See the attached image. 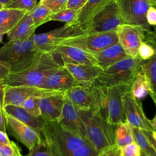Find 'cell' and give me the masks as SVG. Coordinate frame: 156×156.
I'll return each mask as SVG.
<instances>
[{
  "label": "cell",
  "instance_id": "45",
  "mask_svg": "<svg viewBox=\"0 0 156 156\" xmlns=\"http://www.w3.org/2000/svg\"><path fill=\"white\" fill-rule=\"evenodd\" d=\"M142 131L143 132L144 134L146 136V137L149 139L151 144H152L155 153H156V140L154 138V137L152 135V130H142Z\"/></svg>",
  "mask_w": 156,
  "mask_h": 156
},
{
  "label": "cell",
  "instance_id": "28",
  "mask_svg": "<svg viewBox=\"0 0 156 156\" xmlns=\"http://www.w3.org/2000/svg\"><path fill=\"white\" fill-rule=\"evenodd\" d=\"M134 141L130 125L126 121L116 125L115 143L119 148Z\"/></svg>",
  "mask_w": 156,
  "mask_h": 156
},
{
  "label": "cell",
  "instance_id": "12",
  "mask_svg": "<svg viewBox=\"0 0 156 156\" xmlns=\"http://www.w3.org/2000/svg\"><path fill=\"white\" fill-rule=\"evenodd\" d=\"M82 34L72 24L66 23L63 26L51 31L34 34V41L41 52H52L63 40L74 35Z\"/></svg>",
  "mask_w": 156,
  "mask_h": 156
},
{
  "label": "cell",
  "instance_id": "11",
  "mask_svg": "<svg viewBox=\"0 0 156 156\" xmlns=\"http://www.w3.org/2000/svg\"><path fill=\"white\" fill-rule=\"evenodd\" d=\"M118 43L126 55L130 57H138V49L146 38L144 29L136 25L121 24L116 29Z\"/></svg>",
  "mask_w": 156,
  "mask_h": 156
},
{
  "label": "cell",
  "instance_id": "19",
  "mask_svg": "<svg viewBox=\"0 0 156 156\" xmlns=\"http://www.w3.org/2000/svg\"><path fill=\"white\" fill-rule=\"evenodd\" d=\"M79 84L70 72L61 66L49 74L46 78L41 88L60 92H66Z\"/></svg>",
  "mask_w": 156,
  "mask_h": 156
},
{
  "label": "cell",
  "instance_id": "49",
  "mask_svg": "<svg viewBox=\"0 0 156 156\" xmlns=\"http://www.w3.org/2000/svg\"><path fill=\"white\" fill-rule=\"evenodd\" d=\"M10 1H11V0H0V2L2 3V4L4 5V6H5V5H7Z\"/></svg>",
  "mask_w": 156,
  "mask_h": 156
},
{
  "label": "cell",
  "instance_id": "53",
  "mask_svg": "<svg viewBox=\"0 0 156 156\" xmlns=\"http://www.w3.org/2000/svg\"><path fill=\"white\" fill-rule=\"evenodd\" d=\"M46 1V0H40L39 2H40V3H42V2H43L44 1Z\"/></svg>",
  "mask_w": 156,
  "mask_h": 156
},
{
  "label": "cell",
  "instance_id": "24",
  "mask_svg": "<svg viewBox=\"0 0 156 156\" xmlns=\"http://www.w3.org/2000/svg\"><path fill=\"white\" fill-rule=\"evenodd\" d=\"M37 27L33 23L30 12L28 11L6 34L11 41H24L34 34Z\"/></svg>",
  "mask_w": 156,
  "mask_h": 156
},
{
  "label": "cell",
  "instance_id": "38",
  "mask_svg": "<svg viewBox=\"0 0 156 156\" xmlns=\"http://www.w3.org/2000/svg\"><path fill=\"white\" fill-rule=\"evenodd\" d=\"M121 156H141L142 152L138 144L133 141L120 149Z\"/></svg>",
  "mask_w": 156,
  "mask_h": 156
},
{
  "label": "cell",
  "instance_id": "16",
  "mask_svg": "<svg viewBox=\"0 0 156 156\" xmlns=\"http://www.w3.org/2000/svg\"><path fill=\"white\" fill-rule=\"evenodd\" d=\"M51 52L58 57L62 65L73 63L97 65L91 53L74 45L60 44Z\"/></svg>",
  "mask_w": 156,
  "mask_h": 156
},
{
  "label": "cell",
  "instance_id": "40",
  "mask_svg": "<svg viewBox=\"0 0 156 156\" xmlns=\"http://www.w3.org/2000/svg\"><path fill=\"white\" fill-rule=\"evenodd\" d=\"M146 19L149 26H156V7L149 6L146 12Z\"/></svg>",
  "mask_w": 156,
  "mask_h": 156
},
{
  "label": "cell",
  "instance_id": "44",
  "mask_svg": "<svg viewBox=\"0 0 156 156\" xmlns=\"http://www.w3.org/2000/svg\"><path fill=\"white\" fill-rule=\"evenodd\" d=\"M146 32H147V37L146 40L153 45L156 51V28L155 31L149 32V31H147Z\"/></svg>",
  "mask_w": 156,
  "mask_h": 156
},
{
  "label": "cell",
  "instance_id": "51",
  "mask_svg": "<svg viewBox=\"0 0 156 156\" xmlns=\"http://www.w3.org/2000/svg\"><path fill=\"white\" fill-rule=\"evenodd\" d=\"M4 5L2 3L0 2V10H2V9H4Z\"/></svg>",
  "mask_w": 156,
  "mask_h": 156
},
{
  "label": "cell",
  "instance_id": "54",
  "mask_svg": "<svg viewBox=\"0 0 156 156\" xmlns=\"http://www.w3.org/2000/svg\"><path fill=\"white\" fill-rule=\"evenodd\" d=\"M141 156H146V155H144V154L143 153H142V154H141Z\"/></svg>",
  "mask_w": 156,
  "mask_h": 156
},
{
  "label": "cell",
  "instance_id": "55",
  "mask_svg": "<svg viewBox=\"0 0 156 156\" xmlns=\"http://www.w3.org/2000/svg\"><path fill=\"white\" fill-rule=\"evenodd\" d=\"M154 103H155V102H154Z\"/></svg>",
  "mask_w": 156,
  "mask_h": 156
},
{
  "label": "cell",
  "instance_id": "43",
  "mask_svg": "<svg viewBox=\"0 0 156 156\" xmlns=\"http://www.w3.org/2000/svg\"><path fill=\"white\" fill-rule=\"evenodd\" d=\"M10 73V71L9 65L0 62V82H3Z\"/></svg>",
  "mask_w": 156,
  "mask_h": 156
},
{
  "label": "cell",
  "instance_id": "34",
  "mask_svg": "<svg viewBox=\"0 0 156 156\" xmlns=\"http://www.w3.org/2000/svg\"><path fill=\"white\" fill-rule=\"evenodd\" d=\"M40 99L37 97H30L25 101L22 107L34 116L40 117Z\"/></svg>",
  "mask_w": 156,
  "mask_h": 156
},
{
  "label": "cell",
  "instance_id": "21",
  "mask_svg": "<svg viewBox=\"0 0 156 156\" xmlns=\"http://www.w3.org/2000/svg\"><path fill=\"white\" fill-rule=\"evenodd\" d=\"M63 65L70 72L79 85L80 86L93 85L103 70L99 66L93 65L64 63Z\"/></svg>",
  "mask_w": 156,
  "mask_h": 156
},
{
  "label": "cell",
  "instance_id": "50",
  "mask_svg": "<svg viewBox=\"0 0 156 156\" xmlns=\"http://www.w3.org/2000/svg\"><path fill=\"white\" fill-rule=\"evenodd\" d=\"M152 135L154 137V138L156 140V131L155 130H152Z\"/></svg>",
  "mask_w": 156,
  "mask_h": 156
},
{
  "label": "cell",
  "instance_id": "15",
  "mask_svg": "<svg viewBox=\"0 0 156 156\" xmlns=\"http://www.w3.org/2000/svg\"><path fill=\"white\" fill-rule=\"evenodd\" d=\"M122 102L126 119L130 125L143 130H153L143 112L141 101L132 94L130 88L123 94Z\"/></svg>",
  "mask_w": 156,
  "mask_h": 156
},
{
  "label": "cell",
  "instance_id": "33",
  "mask_svg": "<svg viewBox=\"0 0 156 156\" xmlns=\"http://www.w3.org/2000/svg\"><path fill=\"white\" fill-rule=\"evenodd\" d=\"M37 1V0H11L4 7L30 11L35 6Z\"/></svg>",
  "mask_w": 156,
  "mask_h": 156
},
{
  "label": "cell",
  "instance_id": "29",
  "mask_svg": "<svg viewBox=\"0 0 156 156\" xmlns=\"http://www.w3.org/2000/svg\"><path fill=\"white\" fill-rule=\"evenodd\" d=\"M131 126L133 137L134 141H135L140 146L142 153L146 156H156V153L151 144L149 139L144 134L141 129Z\"/></svg>",
  "mask_w": 156,
  "mask_h": 156
},
{
  "label": "cell",
  "instance_id": "42",
  "mask_svg": "<svg viewBox=\"0 0 156 156\" xmlns=\"http://www.w3.org/2000/svg\"><path fill=\"white\" fill-rule=\"evenodd\" d=\"M98 156H121L120 149L115 144L99 152Z\"/></svg>",
  "mask_w": 156,
  "mask_h": 156
},
{
  "label": "cell",
  "instance_id": "1",
  "mask_svg": "<svg viewBox=\"0 0 156 156\" xmlns=\"http://www.w3.org/2000/svg\"><path fill=\"white\" fill-rule=\"evenodd\" d=\"M43 136L49 141L55 156H98L99 152L85 138L63 127L57 121H44Z\"/></svg>",
  "mask_w": 156,
  "mask_h": 156
},
{
  "label": "cell",
  "instance_id": "23",
  "mask_svg": "<svg viewBox=\"0 0 156 156\" xmlns=\"http://www.w3.org/2000/svg\"><path fill=\"white\" fill-rule=\"evenodd\" d=\"M97 65L105 69L114 63L128 57L119 43L112 45L105 49L94 53H91Z\"/></svg>",
  "mask_w": 156,
  "mask_h": 156
},
{
  "label": "cell",
  "instance_id": "41",
  "mask_svg": "<svg viewBox=\"0 0 156 156\" xmlns=\"http://www.w3.org/2000/svg\"><path fill=\"white\" fill-rule=\"evenodd\" d=\"M88 1V0H68L66 8L73 10L77 13Z\"/></svg>",
  "mask_w": 156,
  "mask_h": 156
},
{
  "label": "cell",
  "instance_id": "10",
  "mask_svg": "<svg viewBox=\"0 0 156 156\" xmlns=\"http://www.w3.org/2000/svg\"><path fill=\"white\" fill-rule=\"evenodd\" d=\"M76 107L66 98L57 122L68 130L86 138V124L90 113Z\"/></svg>",
  "mask_w": 156,
  "mask_h": 156
},
{
  "label": "cell",
  "instance_id": "32",
  "mask_svg": "<svg viewBox=\"0 0 156 156\" xmlns=\"http://www.w3.org/2000/svg\"><path fill=\"white\" fill-rule=\"evenodd\" d=\"M76 15V12L66 8L58 12L52 13L49 17V21H58L71 24L75 20Z\"/></svg>",
  "mask_w": 156,
  "mask_h": 156
},
{
  "label": "cell",
  "instance_id": "47",
  "mask_svg": "<svg viewBox=\"0 0 156 156\" xmlns=\"http://www.w3.org/2000/svg\"><path fill=\"white\" fill-rule=\"evenodd\" d=\"M155 107H156V102L155 103ZM149 122L151 126L153 129V130H156V112H155V115L154 117L152 119H149Z\"/></svg>",
  "mask_w": 156,
  "mask_h": 156
},
{
  "label": "cell",
  "instance_id": "30",
  "mask_svg": "<svg viewBox=\"0 0 156 156\" xmlns=\"http://www.w3.org/2000/svg\"><path fill=\"white\" fill-rule=\"evenodd\" d=\"M29 12L33 23L37 27L49 21V17L52 14V11L48 7L40 2Z\"/></svg>",
  "mask_w": 156,
  "mask_h": 156
},
{
  "label": "cell",
  "instance_id": "17",
  "mask_svg": "<svg viewBox=\"0 0 156 156\" xmlns=\"http://www.w3.org/2000/svg\"><path fill=\"white\" fill-rule=\"evenodd\" d=\"M110 1L88 0L83 7L77 13L75 20L71 24L73 25L80 33H88L93 18Z\"/></svg>",
  "mask_w": 156,
  "mask_h": 156
},
{
  "label": "cell",
  "instance_id": "52",
  "mask_svg": "<svg viewBox=\"0 0 156 156\" xmlns=\"http://www.w3.org/2000/svg\"><path fill=\"white\" fill-rule=\"evenodd\" d=\"M4 34H2L0 33V43L2 42V36Z\"/></svg>",
  "mask_w": 156,
  "mask_h": 156
},
{
  "label": "cell",
  "instance_id": "14",
  "mask_svg": "<svg viewBox=\"0 0 156 156\" xmlns=\"http://www.w3.org/2000/svg\"><path fill=\"white\" fill-rule=\"evenodd\" d=\"M121 24L123 22L116 2L115 0H111L93 18L87 34L114 30Z\"/></svg>",
  "mask_w": 156,
  "mask_h": 156
},
{
  "label": "cell",
  "instance_id": "35",
  "mask_svg": "<svg viewBox=\"0 0 156 156\" xmlns=\"http://www.w3.org/2000/svg\"><path fill=\"white\" fill-rule=\"evenodd\" d=\"M155 53L156 51L155 48L147 40L143 41L138 49V57L143 61L151 58Z\"/></svg>",
  "mask_w": 156,
  "mask_h": 156
},
{
  "label": "cell",
  "instance_id": "6",
  "mask_svg": "<svg viewBox=\"0 0 156 156\" xmlns=\"http://www.w3.org/2000/svg\"><path fill=\"white\" fill-rule=\"evenodd\" d=\"M66 98L79 109L98 113L102 107L105 98V88L93 85H77L65 92Z\"/></svg>",
  "mask_w": 156,
  "mask_h": 156
},
{
  "label": "cell",
  "instance_id": "9",
  "mask_svg": "<svg viewBox=\"0 0 156 156\" xmlns=\"http://www.w3.org/2000/svg\"><path fill=\"white\" fill-rule=\"evenodd\" d=\"M122 22L142 27L145 32L149 30L146 15L150 5L147 0H115Z\"/></svg>",
  "mask_w": 156,
  "mask_h": 156
},
{
  "label": "cell",
  "instance_id": "39",
  "mask_svg": "<svg viewBox=\"0 0 156 156\" xmlns=\"http://www.w3.org/2000/svg\"><path fill=\"white\" fill-rule=\"evenodd\" d=\"M68 0H46L42 2L48 7L52 12L55 13L66 9Z\"/></svg>",
  "mask_w": 156,
  "mask_h": 156
},
{
  "label": "cell",
  "instance_id": "20",
  "mask_svg": "<svg viewBox=\"0 0 156 156\" xmlns=\"http://www.w3.org/2000/svg\"><path fill=\"white\" fill-rule=\"evenodd\" d=\"M65 100V92H58L40 98V118L44 121H57L61 115Z\"/></svg>",
  "mask_w": 156,
  "mask_h": 156
},
{
  "label": "cell",
  "instance_id": "5",
  "mask_svg": "<svg viewBox=\"0 0 156 156\" xmlns=\"http://www.w3.org/2000/svg\"><path fill=\"white\" fill-rule=\"evenodd\" d=\"M98 113H91L86 124V138L99 152L116 144V128Z\"/></svg>",
  "mask_w": 156,
  "mask_h": 156
},
{
  "label": "cell",
  "instance_id": "37",
  "mask_svg": "<svg viewBox=\"0 0 156 156\" xmlns=\"http://www.w3.org/2000/svg\"><path fill=\"white\" fill-rule=\"evenodd\" d=\"M5 85L3 82H0V130L6 132L7 129L5 112L4 107V90Z\"/></svg>",
  "mask_w": 156,
  "mask_h": 156
},
{
  "label": "cell",
  "instance_id": "27",
  "mask_svg": "<svg viewBox=\"0 0 156 156\" xmlns=\"http://www.w3.org/2000/svg\"><path fill=\"white\" fill-rule=\"evenodd\" d=\"M141 67L144 72L150 87L149 94L156 102V53L150 59L143 61Z\"/></svg>",
  "mask_w": 156,
  "mask_h": 156
},
{
  "label": "cell",
  "instance_id": "26",
  "mask_svg": "<svg viewBox=\"0 0 156 156\" xmlns=\"http://www.w3.org/2000/svg\"><path fill=\"white\" fill-rule=\"evenodd\" d=\"M132 94L139 100L145 98L150 92V87L147 78L141 65L130 85Z\"/></svg>",
  "mask_w": 156,
  "mask_h": 156
},
{
  "label": "cell",
  "instance_id": "46",
  "mask_svg": "<svg viewBox=\"0 0 156 156\" xmlns=\"http://www.w3.org/2000/svg\"><path fill=\"white\" fill-rule=\"evenodd\" d=\"M12 141L8 137L6 132L0 130V143H10Z\"/></svg>",
  "mask_w": 156,
  "mask_h": 156
},
{
  "label": "cell",
  "instance_id": "7",
  "mask_svg": "<svg viewBox=\"0 0 156 156\" xmlns=\"http://www.w3.org/2000/svg\"><path fill=\"white\" fill-rule=\"evenodd\" d=\"M104 88V102L102 107L98 113L113 124L126 122L122 96L130 88V85H121Z\"/></svg>",
  "mask_w": 156,
  "mask_h": 156
},
{
  "label": "cell",
  "instance_id": "25",
  "mask_svg": "<svg viewBox=\"0 0 156 156\" xmlns=\"http://www.w3.org/2000/svg\"><path fill=\"white\" fill-rule=\"evenodd\" d=\"M28 11L4 8L0 10V33L5 34L11 30Z\"/></svg>",
  "mask_w": 156,
  "mask_h": 156
},
{
  "label": "cell",
  "instance_id": "31",
  "mask_svg": "<svg viewBox=\"0 0 156 156\" xmlns=\"http://www.w3.org/2000/svg\"><path fill=\"white\" fill-rule=\"evenodd\" d=\"M25 156H55L52 146L48 140L43 136L40 141L29 149L28 154Z\"/></svg>",
  "mask_w": 156,
  "mask_h": 156
},
{
  "label": "cell",
  "instance_id": "2",
  "mask_svg": "<svg viewBox=\"0 0 156 156\" xmlns=\"http://www.w3.org/2000/svg\"><path fill=\"white\" fill-rule=\"evenodd\" d=\"M62 63L51 52H44L40 57L28 68L16 73H10L4 80L5 85H29L41 88L46 77Z\"/></svg>",
  "mask_w": 156,
  "mask_h": 156
},
{
  "label": "cell",
  "instance_id": "13",
  "mask_svg": "<svg viewBox=\"0 0 156 156\" xmlns=\"http://www.w3.org/2000/svg\"><path fill=\"white\" fill-rule=\"evenodd\" d=\"M60 91L48 90L29 85L5 86L4 105H13L22 107L26 99L30 97L42 98Z\"/></svg>",
  "mask_w": 156,
  "mask_h": 156
},
{
  "label": "cell",
  "instance_id": "8",
  "mask_svg": "<svg viewBox=\"0 0 156 156\" xmlns=\"http://www.w3.org/2000/svg\"><path fill=\"white\" fill-rule=\"evenodd\" d=\"M118 43L116 32V30H114L71 36L63 40L60 44L74 45L88 52L94 53L101 51Z\"/></svg>",
  "mask_w": 156,
  "mask_h": 156
},
{
  "label": "cell",
  "instance_id": "48",
  "mask_svg": "<svg viewBox=\"0 0 156 156\" xmlns=\"http://www.w3.org/2000/svg\"><path fill=\"white\" fill-rule=\"evenodd\" d=\"M147 1L151 6L156 7V0H147Z\"/></svg>",
  "mask_w": 156,
  "mask_h": 156
},
{
  "label": "cell",
  "instance_id": "36",
  "mask_svg": "<svg viewBox=\"0 0 156 156\" xmlns=\"http://www.w3.org/2000/svg\"><path fill=\"white\" fill-rule=\"evenodd\" d=\"M0 156H22L18 146L12 141L10 143H0Z\"/></svg>",
  "mask_w": 156,
  "mask_h": 156
},
{
  "label": "cell",
  "instance_id": "22",
  "mask_svg": "<svg viewBox=\"0 0 156 156\" xmlns=\"http://www.w3.org/2000/svg\"><path fill=\"white\" fill-rule=\"evenodd\" d=\"M5 113L14 117L31 127L38 135L43 136V120L40 117L34 116L23 107L7 105L4 107Z\"/></svg>",
  "mask_w": 156,
  "mask_h": 156
},
{
  "label": "cell",
  "instance_id": "18",
  "mask_svg": "<svg viewBox=\"0 0 156 156\" xmlns=\"http://www.w3.org/2000/svg\"><path fill=\"white\" fill-rule=\"evenodd\" d=\"M7 129L10 133L29 149L41 141L43 136L38 135L31 127L5 113Z\"/></svg>",
  "mask_w": 156,
  "mask_h": 156
},
{
  "label": "cell",
  "instance_id": "4",
  "mask_svg": "<svg viewBox=\"0 0 156 156\" xmlns=\"http://www.w3.org/2000/svg\"><path fill=\"white\" fill-rule=\"evenodd\" d=\"M142 62L139 57H128L122 59L103 69L93 85L101 88L130 85Z\"/></svg>",
  "mask_w": 156,
  "mask_h": 156
},
{
  "label": "cell",
  "instance_id": "3",
  "mask_svg": "<svg viewBox=\"0 0 156 156\" xmlns=\"http://www.w3.org/2000/svg\"><path fill=\"white\" fill-rule=\"evenodd\" d=\"M33 34L24 41H11L0 48V62L6 63L10 73L24 70L32 65L44 52L36 47Z\"/></svg>",
  "mask_w": 156,
  "mask_h": 156
}]
</instances>
